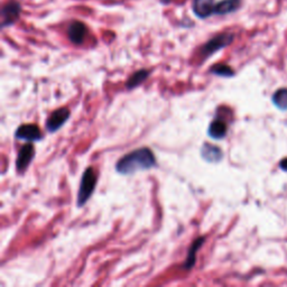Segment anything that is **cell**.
<instances>
[{
	"label": "cell",
	"mask_w": 287,
	"mask_h": 287,
	"mask_svg": "<svg viewBox=\"0 0 287 287\" xmlns=\"http://www.w3.org/2000/svg\"><path fill=\"white\" fill-rule=\"evenodd\" d=\"M97 185V175L93 167H88L82 174V179L80 183V188L78 192V201L76 205L79 207L83 206L88 202L89 199L92 195Z\"/></svg>",
	"instance_id": "cell-2"
},
{
	"label": "cell",
	"mask_w": 287,
	"mask_h": 287,
	"mask_svg": "<svg viewBox=\"0 0 287 287\" xmlns=\"http://www.w3.org/2000/svg\"><path fill=\"white\" fill-rule=\"evenodd\" d=\"M156 166V157L149 148L143 147L132 150L121 157L116 165V170L121 175H132L142 170H148Z\"/></svg>",
	"instance_id": "cell-1"
},
{
	"label": "cell",
	"mask_w": 287,
	"mask_h": 287,
	"mask_svg": "<svg viewBox=\"0 0 287 287\" xmlns=\"http://www.w3.org/2000/svg\"><path fill=\"white\" fill-rule=\"evenodd\" d=\"M204 243V237H200L198 239H195L194 242L191 245L190 249H188V254H187V257L185 259L184 265H183V268H184L185 271H190L191 268L195 265V255H197L198 250L202 247V245Z\"/></svg>",
	"instance_id": "cell-13"
},
{
	"label": "cell",
	"mask_w": 287,
	"mask_h": 287,
	"mask_svg": "<svg viewBox=\"0 0 287 287\" xmlns=\"http://www.w3.org/2000/svg\"><path fill=\"white\" fill-rule=\"evenodd\" d=\"M279 167L282 168V169H284V170H286V172H287V157L284 158V160H283L282 162H280Z\"/></svg>",
	"instance_id": "cell-17"
},
{
	"label": "cell",
	"mask_w": 287,
	"mask_h": 287,
	"mask_svg": "<svg viewBox=\"0 0 287 287\" xmlns=\"http://www.w3.org/2000/svg\"><path fill=\"white\" fill-rule=\"evenodd\" d=\"M215 0H192V10L200 20H205L215 15Z\"/></svg>",
	"instance_id": "cell-9"
},
{
	"label": "cell",
	"mask_w": 287,
	"mask_h": 287,
	"mask_svg": "<svg viewBox=\"0 0 287 287\" xmlns=\"http://www.w3.org/2000/svg\"><path fill=\"white\" fill-rule=\"evenodd\" d=\"M66 33H68V37L71 43L74 45H81L88 35V27L83 22L74 21L69 24Z\"/></svg>",
	"instance_id": "cell-7"
},
{
	"label": "cell",
	"mask_w": 287,
	"mask_h": 287,
	"mask_svg": "<svg viewBox=\"0 0 287 287\" xmlns=\"http://www.w3.org/2000/svg\"><path fill=\"white\" fill-rule=\"evenodd\" d=\"M228 132V126L221 119H215L210 124L209 128H207V135H209L213 139H223L227 136Z\"/></svg>",
	"instance_id": "cell-11"
},
{
	"label": "cell",
	"mask_w": 287,
	"mask_h": 287,
	"mask_svg": "<svg viewBox=\"0 0 287 287\" xmlns=\"http://www.w3.org/2000/svg\"><path fill=\"white\" fill-rule=\"evenodd\" d=\"M15 138L24 140V142H27V143H34L42 140L43 135L37 125L24 124L16 129Z\"/></svg>",
	"instance_id": "cell-5"
},
{
	"label": "cell",
	"mask_w": 287,
	"mask_h": 287,
	"mask_svg": "<svg viewBox=\"0 0 287 287\" xmlns=\"http://www.w3.org/2000/svg\"><path fill=\"white\" fill-rule=\"evenodd\" d=\"M23 7L20 2L17 0H8L6 2L2 7V13H0V23H2V28H7L15 25L21 18Z\"/></svg>",
	"instance_id": "cell-4"
},
{
	"label": "cell",
	"mask_w": 287,
	"mask_h": 287,
	"mask_svg": "<svg viewBox=\"0 0 287 287\" xmlns=\"http://www.w3.org/2000/svg\"><path fill=\"white\" fill-rule=\"evenodd\" d=\"M201 157L207 163H219L220 161H222L223 152L218 146L204 143L201 147Z\"/></svg>",
	"instance_id": "cell-10"
},
{
	"label": "cell",
	"mask_w": 287,
	"mask_h": 287,
	"mask_svg": "<svg viewBox=\"0 0 287 287\" xmlns=\"http://www.w3.org/2000/svg\"><path fill=\"white\" fill-rule=\"evenodd\" d=\"M240 0H221L216 4L215 15H228L233 14L235 11L240 8Z\"/></svg>",
	"instance_id": "cell-12"
},
{
	"label": "cell",
	"mask_w": 287,
	"mask_h": 287,
	"mask_svg": "<svg viewBox=\"0 0 287 287\" xmlns=\"http://www.w3.org/2000/svg\"><path fill=\"white\" fill-rule=\"evenodd\" d=\"M210 73H212V74H216L218 76H222V78H231L235 75L234 70L231 69L229 65H225V64L213 65L210 69Z\"/></svg>",
	"instance_id": "cell-16"
},
{
	"label": "cell",
	"mask_w": 287,
	"mask_h": 287,
	"mask_svg": "<svg viewBox=\"0 0 287 287\" xmlns=\"http://www.w3.org/2000/svg\"><path fill=\"white\" fill-rule=\"evenodd\" d=\"M235 39L234 34L231 33H222V34H218L215 37H212L211 40L207 41L205 44H203V46L200 48V54L201 56L203 59H207L212 56L213 54L219 52L222 48L227 47L228 45H230L233 43Z\"/></svg>",
	"instance_id": "cell-3"
},
{
	"label": "cell",
	"mask_w": 287,
	"mask_h": 287,
	"mask_svg": "<svg viewBox=\"0 0 287 287\" xmlns=\"http://www.w3.org/2000/svg\"><path fill=\"white\" fill-rule=\"evenodd\" d=\"M35 157V149L34 146L27 143L21 148L20 152L17 155L16 160V169L18 173H24L28 168V166L32 163Z\"/></svg>",
	"instance_id": "cell-8"
},
{
	"label": "cell",
	"mask_w": 287,
	"mask_h": 287,
	"mask_svg": "<svg viewBox=\"0 0 287 287\" xmlns=\"http://www.w3.org/2000/svg\"><path fill=\"white\" fill-rule=\"evenodd\" d=\"M273 102L277 108L287 110V89H279L273 95Z\"/></svg>",
	"instance_id": "cell-15"
},
{
	"label": "cell",
	"mask_w": 287,
	"mask_h": 287,
	"mask_svg": "<svg viewBox=\"0 0 287 287\" xmlns=\"http://www.w3.org/2000/svg\"><path fill=\"white\" fill-rule=\"evenodd\" d=\"M149 75H150V72L148 70H139V71L135 72L129 79H128L127 84H126L127 89L131 90L133 88L139 87L140 84L147 80Z\"/></svg>",
	"instance_id": "cell-14"
},
{
	"label": "cell",
	"mask_w": 287,
	"mask_h": 287,
	"mask_svg": "<svg viewBox=\"0 0 287 287\" xmlns=\"http://www.w3.org/2000/svg\"><path fill=\"white\" fill-rule=\"evenodd\" d=\"M169 2H170V0H161V3H162L163 5H167Z\"/></svg>",
	"instance_id": "cell-18"
},
{
	"label": "cell",
	"mask_w": 287,
	"mask_h": 287,
	"mask_svg": "<svg viewBox=\"0 0 287 287\" xmlns=\"http://www.w3.org/2000/svg\"><path fill=\"white\" fill-rule=\"evenodd\" d=\"M70 118V110L66 108H60L51 113L46 120V129L48 132H55L62 128V126Z\"/></svg>",
	"instance_id": "cell-6"
}]
</instances>
